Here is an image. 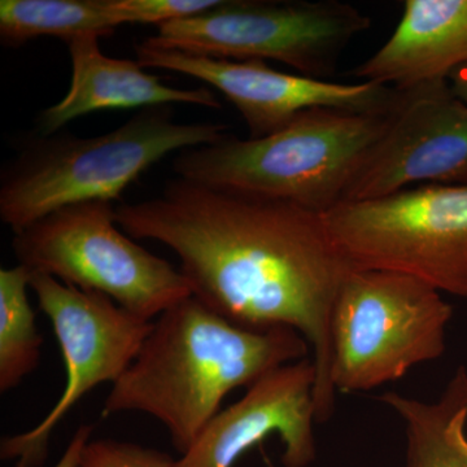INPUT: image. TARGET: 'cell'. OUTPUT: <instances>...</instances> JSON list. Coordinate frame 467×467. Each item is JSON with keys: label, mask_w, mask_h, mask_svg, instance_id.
<instances>
[{"label": "cell", "mask_w": 467, "mask_h": 467, "mask_svg": "<svg viewBox=\"0 0 467 467\" xmlns=\"http://www.w3.org/2000/svg\"><path fill=\"white\" fill-rule=\"evenodd\" d=\"M116 220L131 238L173 252L192 296L221 317L303 335L313 350L317 422L333 417L331 322L353 269L321 213L177 177L155 198L121 202Z\"/></svg>", "instance_id": "obj_1"}, {"label": "cell", "mask_w": 467, "mask_h": 467, "mask_svg": "<svg viewBox=\"0 0 467 467\" xmlns=\"http://www.w3.org/2000/svg\"><path fill=\"white\" fill-rule=\"evenodd\" d=\"M309 349L292 328L242 327L192 295L153 319L137 358L112 384L103 416L134 411L153 417L183 456L230 392L306 358Z\"/></svg>", "instance_id": "obj_2"}, {"label": "cell", "mask_w": 467, "mask_h": 467, "mask_svg": "<svg viewBox=\"0 0 467 467\" xmlns=\"http://www.w3.org/2000/svg\"><path fill=\"white\" fill-rule=\"evenodd\" d=\"M393 107L378 112L308 109L264 138L225 134L217 142L184 150L175 156L173 171L190 182L290 202L324 214L344 202Z\"/></svg>", "instance_id": "obj_3"}, {"label": "cell", "mask_w": 467, "mask_h": 467, "mask_svg": "<svg viewBox=\"0 0 467 467\" xmlns=\"http://www.w3.org/2000/svg\"><path fill=\"white\" fill-rule=\"evenodd\" d=\"M225 134L223 125L183 124L168 107H158L97 137L42 135L2 171L0 220L17 233L67 205L119 201L171 153L217 142Z\"/></svg>", "instance_id": "obj_4"}, {"label": "cell", "mask_w": 467, "mask_h": 467, "mask_svg": "<svg viewBox=\"0 0 467 467\" xmlns=\"http://www.w3.org/2000/svg\"><path fill=\"white\" fill-rule=\"evenodd\" d=\"M12 250L29 272L99 292L144 321L192 295L180 269L119 229L112 202L57 209L15 233Z\"/></svg>", "instance_id": "obj_5"}, {"label": "cell", "mask_w": 467, "mask_h": 467, "mask_svg": "<svg viewBox=\"0 0 467 467\" xmlns=\"http://www.w3.org/2000/svg\"><path fill=\"white\" fill-rule=\"evenodd\" d=\"M451 316L441 292L420 279L353 269L331 322L335 391H370L441 358Z\"/></svg>", "instance_id": "obj_6"}, {"label": "cell", "mask_w": 467, "mask_h": 467, "mask_svg": "<svg viewBox=\"0 0 467 467\" xmlns=\"http://www.w3.org/2000/svg\"><path fill=\"white\" fill-rule=\"evenodd\" d=\"M352 269L387 270L467 299V184H425L322 214Z\"/></svg>", "instance_id": "obj_7"}, {"label": "cell", "mask_w": 467, "mask_h": 467, "mask_svg": "<svg viewBox=\"0 0 467 467\" xmlns=\"http://www.w3.org/2000/svg\"><path fill=\"white\" fill-rule=\"evenodd\" d=\"M371 18L337 0H220L204 14L158 26L150 41L192 54L273 60L328 79L343 51Z\"/></svg>", "instance_id": "obj_8"}, {"label": "cell", "mask_w": 467, "mask_h": 467, "mask_svg": "<svg viewBox=\"0 0 467 467\" xmlns=\"http://www.w3.org/2000/svg\"><path fill=\"white\" fill-rule=\"evenodd\" d=\"M29 273L30 290L54 327L67 378L57 404L38 425L2 439L0 457L16 461V467L45 465L58 423L95 387L115 384L122 377L152 328V321L135 317L106 295Z\"/></svg>", "instance_id": "obj_9"}, {"label": "cell", "mask_w": 467, "mask_h": 467, "mask_svg": "<svg viewBox=\"0 0 467 467\" xmlns=\"http://www.w3.org/2000/svg\"><path fill=\"white\" fill-rule=\"evenodd\" d=\"M143 67L171 70L216 88L244 119L252 140L281 130L313 109L378 112L395 106L399 90L373 82L339 84L273 69L265 61H236L192 54L156 45L147 38L135 46Z\"/></svg>", "instance_id": "obj_10"}, {"label": "cell", "mask_w": 467, "mask_h": 467, "mask_svg": "<svg viewBox=\"0 0 467 467\" xmlns=\"http://www.w3.org/2000/svg\"><path fill=\"white\" fill-rule=\"evenodd\" d=\"M399 91L389 124L350 181L344 202L425 184H467V103L447 79Z\"/></svg>", "instance_id": "obj_11"}, {"label": "cell", "mask_w": 467, "mask_h": 467, "mask_svg": "<svg viewBox=\"0 0 467 467\" xmlns=\"http://www.w3.org/2000/svg\"><path fill=\"white\" fill-rule=\"evenodd\" d=\"M315 387L316 368L308 358L269 371L212 418L178 467H233L270 435L284 444L285 467H309L317 457Z\"/></svg>", "instance_id": "obj_12"}, {"label": "cell", "mask_w": 467, "mask_h": 467, "mask_svg": "<svg viewBox=\"0 0 467 467\" xmlns=\"http://www.w3.org/2000/svg\"><path fill=\"white\" fill-rule=\"evenodd\" d=\"M100 36H85L67 43L72 60L69 90L38 119L43 137L57 134L64 126L88 113L106 109H158L190 104L220 109L217 95L208 88H180L162 84L138 60L107 57Z\"/></svg>", "instance_id": "obj_13"}, {"label": "cell", "mask_w": 467, "mask_h": 467, "mask_svg": "<svg viewBox=\"0 0 467 467\" xmlns=\"http://www.w3.org/2000/svg\"><path fill=\"white\" fill-rule=\"evenodd\" d=\"M467 66V0H407L395 32L350 72L359 82L408 90Z\"/></svg>", "instance_id": "obj_14"}, {"label": "cell", "mask_w": 467, "mask_h": 467, "mask_svg": "<svg viewBox=\"0 0 467 467\" xmlns=\"http://www.w3.org/2000/svg\"><path fill=\"white\" fill-rule=\"evenodd\" d=\"M379 400L401 418L404 467H467V368L461 367L435 401L389 392Z\"/></svg>", "instance_id": "obj_15"}, {"label": "cell", "mask_w": 467, "mask_h": 467, "mask_svg": "<svg viewBox=\"0 0 467 467\" xmlns=\"http://www.w3.org/2000/svg\"><path fill=\"white\" fill-rule=\"evenodd\" d=\"M113 0H2L0 39L17 47L41 36L67 43L85 36H112L122 26Z\"/></svg>", "instance_id": "obj_16"}, {"label": "cell", "mask_w": 467, "mask_h": 467, "mask_svg": "<svg viewBox=\"0 0 467 467\" xmlns=\"http://www.w3.org/2000/svg\"><path fill=\"white\" fill-rule=\"evenodd\" d=\"M26 267L0 269V392L16 389L41 361L43 337L36 327Z\"/></svg>", "instance_id": "obj_17"}, {"label": "cell", "mask_w": 467, "mask_h": 467, "mask_svg": "<svg viewBox=\"0 0 467 467\" xmlns=\"http://www.w3.org/2000/svg\"><path fill=\"white\" fill-rule=\"evenodd\" d=\"M75 467H178V460L135 442L98 439L85 445Z\"/></svg>", "instance_id": "obj_18"}, {"label": "cell", "mask_w": 467, "mask_h": 467, "mask_svg": "<svg viewBox=\"0 0 467 467\" xmlns=\"http://www.w3.org/2000/svg\"><path fill=\"white\" fill-rule=\"evenodd\" d=\"M220 0H113L122 24L164 26L204 14Z\"/></svg>", "instance_id": "obj_19"}, {"label": "cell", "mask_w": 467, "mask_h": 467, "mask_svg": "<svg viewBox=\"0 0 467 467\" xmlns=\"http://www.w3.org/2000/svg\"><path fill=\"white\" fill-rule=\"evenodd\" d=\"M92 430H94V427L91 425L79 426L72 441L67 444L63 456L60 457V460L57 461V465L54 467H75L76 463L78 462L85 445L91 441Z\"/></svg>", "instance_id": "obj_20"}, {"label": "cell", "mask_w": 467, "mask_h": 467, "mask_svg": "<svg viewBox=\"0 0 467 467\" xmlns=\"http://www.w3.org/2000/svg\"><path fill=\"white\" fill-rule=\"evenodd\" d=\"M451 88L456 92L457 97L467 103V75H460L451 82Z\"/></svg>", "instance_id": "obj_21"}]
</instances>
